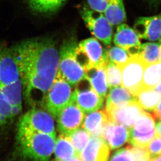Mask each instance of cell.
<instances>
[{
	"label": "cell",
	"mask_w": 161,
	"mask_h": 161,
	"mask_svg": "<svg viewBox=\"0 0 161 161\" xmlns=\"http://www.w3.org/2000/svg\"><path fill=\"white\" fill-rule=\"evenodd\" d=\"M28 94L47 93L59 69V52L53 41L36 39L23 41L11 50Z\"/></svg>",
	"instance_id": "6da1fadb"
},
{
	"label": "cell",
	"mask_w": 161,
	"mask_h": 161,
	"mask_svg": "<svg viewBox=\"0 0 161 161\" xmlns=\"http://www.w3.org/2000/svg\"><path fill=\"white\" fill-rule=\"evenodd\" d=\"M18 139L23 155L31 161H48L54 151L56 135L19 127Z\"/></svg>",
	"instance_id": "7a4b0ae2"
},
{
	"label": "cell",
	"mask_w": 161,
	"mask_h": 161,
	"mask_svg": "<svg viewBox=\"0 0 161 161\" xmlns=\"http://www.w3.org/2000/svg\"><path fill=\"white\" fill-rule=\"evenodd\" d=\"M77 44L74 39L64 41L59 52V71L70 85L86 78L85 71L78 59Z\"/></svg>",
	"instance_id": "3957f363"
},
{
	"label": "cell",
	"mask_w": 161,
	"mask_h": 161,
	"mask_svg": "<svg viewBox=\"0 0 161 161\" xmlns=\"http://www.w3.org/2000/svg\"><path fill=\"white\" fill-rule=\"evenodd\" d=\"M74 91L70 84L58 71L53 84L47 91L46 107L53 117H56L59 113L73 102Z\"/></svg>",
	"instance_id": "277c9868"
},
{
	"label": "cell",
	"mask_w": 161,
	"mask_h": 161,
	"mask_svg": "<svg viewBox=\"0 0 161 161\" xmlns=\"http://www.w3.org/2000/svg\"><path fill=\"white\" fill-rule=\"evenodd\" d=\"M77 54L85 71L92 67H106L109 62L108 54L95 38H89L79 43Z\"/></svg>",
	"instance_id": "5b68a950"
},
{
	"label": "cell",
	"mask_w": 161,
	"mask_h": 161,
	"mask_svg": "<svg viewBox=\"0 0 161 161\" xmlns=\"http://www.w3.org/2000/svg\"><path fill=\"white\" fill-rule=\"evenodd\" d=\"M81 15L86 25L91 34L105 45H109L112 39V28L102 13L90 10L84 6Z\"/></svg>",
	"instance_id": "8992f818"
},
{
	"label": "cell",
	"mask_w": 161,
	"mask_h": 161,
	"mask_svg": "<svg viewBox=\"0 0 161 161\" xmlns=\"http://www.w3.org/2000/svg\"><path fill=\"white\" fill-rule=\"evenodd\" d=\"M146 66L137 54L131 56L127 62L121 68V86L134 96H136L142 88V80Z\"/></svg>",
	"instance_id": "52a82bcc"
},
{
	"label": "cell",
	"mask_w": 161,
	"mask_h": 161,
	"mask_svg": "<svg viewBox=\"0 0 161 161\" xmlns=\"http://www.w3.org/2000/svg\"><path fill=\"white\" fill-rule=\"evenodd\" d=\"M156 135L155 119L144 111L130 130L129 142L132 146L146 147Z\"/></svg>",
	"instance_id": "ba28073f"
},
{
	"label": "cell",
	"mask_w": 161,
	"mask_h": 161,
	"mask_svg": "<svg viewBox=\"0 0 161 161\" xmlns=\"http://www.w3.org/2000/svg\"><path fill=\"white\" fill-rule=\"evenodd\" d=\"M19 127L56 135L53 116L41 109H31L26 113L20 122Z\"/></svg>",
	"instance_id": "9c48e42d"
},
{
	"label": "cell",
	"mask_w": 161,
	"mask_h": 161,
	"mask_svg": "<svg viewBox=\"0 0 161 161\" xmlns=\"http://www.w3.org/2000/svg\"><path fill=\"white\" fill-rule=\"evenodd\" d=\"M85 113L74 102L70 103L56 117L59 131L67 135L79 128L84 122Z\"/></svg>",
	"instance_id": "30bf717a"
},
{
	"label": "cell",
	"mask_w": 161,
	"mask_h": 161,
	"mask_svg": "<svg viewBox=\"0 0 161 161\" xmlns=\"http://www.w3.org/2000/svg\"><path fill=\"white\" fill-rule=\"evenodd\" d=\"M106 112L110 121L130 129L144 111L137 101H135L126 107L112 108Z\"/></svg>",
	"instance_id": "8fae6325"
},
{
	"label": "cell",
	"mask_w": 161,
	"mask_h": 161,
	"mask_svg": "<svg viewBox=\"0 0 161 161\" xmlns=\"http://www.w3.org/2000/svg\"><path fill=\"white\" fill-rule=\"evenodd\" d=\"M104 100L94 91L92 86L84 88H76L74 91L73 101L86 113L100 109Z\"/></svg>",
	"instance_id": "7c38bea8"
},
{
	"label": "cell",
	"mask_w": 161,
	"mask_h": 161,
	"mask_svg": "<svg viewBox=\"0 0 161 161\" xmlns=\"http://www.w3.org/2000/svg\"><path fill=\"white\" fill-rule=\"evenodd\" d=\"M134 31L139 38L161 42V14L139 18L134 26Z\"/></svg>",
	"instance_id": "4fadbf2b"
},
{
	"label": "cell",
	"mask_w": 161,
	"mask_h": 161,
	"mask_svg": "<svg viewBox=\"0 0 161 161\" xmlns=\"http://www.w3.org/2000/svg\"><path fill=\"white\" fill-rule=\"evenodd\" d=\"M109 153L106 141L101 137L92 136L77 158L83 161H108Z\"/></svg>",
	"instance_id": "5bb4252c"
},
{
	"label": "cell",
	"mask_w": 161,
	"mask_h": 161,
	"mask_svg": "<svg viewBox=\"0 0 161 161\" xmlns=\"http://www.w3.org/2000/svg\"><path fill=\"white\" fill-rule=\"evenodd\" d=\"M114 42L116 46L124 50L130 56L138 53L141 47L140 40L137 34L126 24L118 27Z\"/></svg>",
	"instance_id": "9a60e30c"
},
{
	"label": "cell",
	"mask_w": 161,
	"mask_h": 161,
	"mask_svg": "<svg viewBox=\"0 0 161 161\" xmlns=\"http://www.w3.org/2000/svg\"><path fill=\"white\" fill-rule=\"evenodd\" d=\"M19 79V71L12 52L0 49V86L12 84Z\"/></svg>",
	"instance_id": "2e32d148"
},
{
	"label": "cell",
	"mask_w": 161,
	"mask_h": 161,
	"mask_svg": "<svg viewBox=\"0 0 161 161\" xmlns=\"http://www.w3.org/2000/svg\"><path fill=\"white\" fill-rule=\"evenodd\" d=\"M109 121L105 110L94 111L86 115L81 126L92 136L103 138L104 133Z\"/></svg>",
	"instance_id": "e0dca14e"
},
{
	"label": "cell",
	"mask_w": 161,
	"mask_h": 161,
	"mask_svg": "<svg viewBox=\"0 0 161 161\" xmlns=\"http://www.w3.org/2000/svg\"><path fill=\"white\" fill-rule=\"evenodd\" d=\"M103 138L111 149H118L129 142L130 129L123 125L109 121Z\"/></svg>",
	"instance_id": "ac0fdd59"
},
{
	"label": "cell",
	"mask_w": 161,
	"mask_h": 161,
	"mask_svg": "<svg viewBox=\"0 0 161 161\" xmlns=\"http://www.w3.org/2000/svg\"><path fill=\"white\" fill-rule=\"evenodd\" d=\"M136 101L135 96L131 94L123 87L111 88L107 97L105 110L124 108Z\"/></svg>",
	"instance_id": "d6986e66"
},
{
	"label": "cell",
	"mask_w": 161,
	"mask_h": 161,
	"mask_svg": "<svg viewBox=\"0 0 161 161\" xmlns=\"http://www.w3.org/2000/svg\"><path fill=\"white\" fill-rule=\"evenodd\" d=\"M105 68L92 67L85 70L86 77L89 80L91 86L99 96L104 99L108 93V86Z\"/></svg>",
	"instance_id": "ffe728a7"
},
{
	"label": "cell",
	"mask_w": 161,
	"mask_h": 161,
	"mask_svg": "<svg viewBox=\"0 0 161 161\" xmlns=\"http://www.w3.org/2000/svg\"><path fill=\"white\" fill-rule=\"evenodd\" d=\"M22 84L23 83L20 78L12 84L0 86L2 91L12 107L13 113L14 117L19 114L22 109Z\"/></svg>",
	"instance_id": "44dd1931"
},
{
	"label": "cell",
	"mask_w": 161,
	"mask_h": 161,
	"mask_svg": "<svg viewBox=\"0 0 161 161\" xmlns=\"http://www.w3.org/2000/svg\"><path fill=\"white\" fill-rule=\"evenodd\" d=\"M54 153L58 161H65L77 157L72 142L64 134H61L56 139Z\"/></svg>",
	"instance_id": "7402d4cb"
},
{
	"label": "cell",
	"mask_w": 161,
	"mask_h": 161,
	"mask_svg": "<svg viewBox=\"0 0 161 161\" xmlns=\"http://www.w3.org/2000/svg\"><path fill=\"white\" fill-rule=\"evenodd\" d=\"M104 13L105 17L112 25L121 24L126 20L123 0H109Z\"/></svg>",
	"instance_id": "603a6c76"
},
{
	"label": "cell",
	"mask_w": 161,
	"mask_h": 161,
	"mask_svg": "<svg viewBox=\"0 0 161 161\" xmlns=\"http://www.w3.org/2000/svg\"><path fill=\"white\" fill-rule=\"evenodd\" d=\"M138 54L146 65L159 62L161 60V43L141 44Z\"/></svg>",
	"instance_id": "cb8c5ba5"
},
{
	"label": "cell",
	"mask_w": 161,
	"mask_h": 161,
	"mask_svg": "<svg viewBox=\"0 0 161 161\" xmlns=\"http://www.w3.org/2000/svg\"><path fill=\"white\" fill-rule=\"evenodd\" d=\"M161 79V62L146 66L141 89H153Z\"/></svg>",
	"instance_id": "d4e9b609"
},
{
	"label": "cell",
	"mask_w": 161,
	"mask_h": 161,
	"mask_svg": "<svg viewBox=\"0 0 161 161\" xmlns=\"http://www.w3.org/2000/svg\"><path fill=\"white\" fill-rule=\"evenodd\" d=\"M140 107L147 111H152L161 99V94L153 89H141L135 96Z\"/></svg>",
	"instance_id": "484cf974"
},
{
	"label": "cell",
	"mask_w": 161,
	"mask_h": 161,
	"mask_svg": "<svg viewBox=\"0 0 161 161\" xmlns=\"http://www.w3.org/2000/svg\"><path fill=\"white\" fill-rule=\"evenodd\" d=\"M66 0H28L33 11L40 13L54 12L61 8Z\"/></svg>",
	"instance_id": "4316f807"
},
{
	"label": "cell",
	"mask_w": 161,
	"mask_h": 161,
	"mask_svg": "<svg viewBox=\"0 0 161 161\" xmlns=\"http://www.w3.org/2000/svg\"><path fill=\"white\" fill-rule=\"evenodd\" d=\"M67 136L72 142L76 152L77 158L89 142L91 135L84 128H79L70 133L65 135Z\"/></svg>",
	"instance_id": "83f0119b"
},
{
	"label": "cell",
	"mask_w": 161,
	"mask_h": 161,
	"mask_svg": "<svg viewBox=\"0 0 161 161\" xmlns=\"http://www.w3.org/2000/svg\"><path fill=\"white\" fill-rule=\"evenodd\" d=\"M108 86L111 88L119 86L121 84L122 80V70L114 63L109 61L105 68Z\"/></svg>",
	"instance_id": "f1b7e54d"
},
{
	"label": "cell",
	"mask_w": 161,
	"mask_h": 161,
	"mask_svg": "<svg viewBox=\"0 0 161 161\" xmlns=\"http://www.w3.org/2000/svg\"><path fill=\"white\" fill-rule=\"evenodd\" d=\"M107 54L109 61L114 63L120 69L127 62L130 57L127 52L117 46L110 48Z\"/></svg>",
	"instance_id": "f546056e"
},
{
	"label": "cell",
	"mask_w": 161,
	"mask_h": 161,
	"mask_svg": "<svg viewBox=\"0 0 161 161\" xmlns=\"http://www.w3.org/2000/svg\"><path fill=\"white\" fill-rule=\"evenodd\" d=\"M134 154L129 146L116 151L109 161H134Z\"/></svg>",
	"instance_id": "4dcf8cb0"
},
{
	"label": "cell",
	"mask_w": 161,
	"mask_h": 161,
	"mask_svg": "<svg viewBox=\"0 0 161 161\" xmlns=\"http://www.w3.org/2000/svg\"><path fill=\"white\" fill-rule=\"evenodd\" d=\"M150 158L161 155V137L157 135L146 147Z\"/></svg>",
	"instance_id": "1f68e13d"
},
{
	"label": "cell",
	"mask_w": 161,
	"mask_h": 161,
	"mask_svg": "<svg viewBox=\"0 0 161 161\" xmlns=\"http://www.w3.org/2000/svg\"><path fill=\"white\" fill-rule=\"evenodd\" d=\"M134 154V161H147L150 160V157L145 147L129 146Z\"/></svg>",
	"instance_id": "d6a6232c"
},
{
	"label": "cell",
	"mask_w": 161,
	"mask_h": 161,
	"mask_svg": "<svg viewBox=\"0 0 161 161\" xmlns=\"http://www.w3.org/2000/svg\"><path fill=\"white\" fill-rule=\"evenodd\" d=\"M109 0H88L90 8L98 12H104Z\"/></svg>",
	"instance_id": "836d02e7"
},
{
	"label": "cell",
	"mask_w": 161,
	"mask_h": 161,
	"mask_svg": "<svg viewBox=\"0 0 161 161\" xmlns=\"http://www.w3.org/2000/svg\"><path fill=\"white\" fill-rule=\"evenodd\" d=\"M153 111V117L156 120L161 121V99Z\"/></svg>",
	"instance_id": "e575fe53"
},
{
	"label": "cell",
	"mask_w": 161,
	"mask_h": 161,
	"mask_svg": "<svg viewBox=\"0 0 161 161\" xmlns=\"http://www.w3.org/2000/svg\"><path fill=\"white\" fill-rule=\"evenodd\" d=\"M153 90L154 91L161 94V79L158 82V84H157V86H155V88L153 89Z\"/></svg>",
	"instance_id": "d590c367"
},
{
	"label": "cell",
	"mask_w": 161,
	"mask_h": 161,
	"mask_svg": "<svg viewBox=\"0 0 161 161\" xmlns=\"http://www.w3.org/2000/svg\"><path fill=\"white\" fill-rule=\"evenodd\" d=\"M156 131H157V135H158L161 137V121L158 122L156 125Z\"/></svg>",
	"instance_id": "8d00e7d4"
},
{
	"label": "cell",
	"mask_w": 161,
	"mask_h": 161,
	"mask_svg": "<svg viewBox=\"0 0 161 161\" xmlns=\"http://www.w3.org/2000/svg\"><path fill=\"white\" fill-rule=\"evenodd\" d=\"M151 161H161V155L150 158Z\"/></svg>",
	"instance_id": "74e56055"
},
{
	"label": "cell",
	"mask_w": 161,
	"mask_h": 161,
	"mask_svg": "<svg viewBox=\"0 0 161 161\" xmlns=\"http://www.w3.org/2000/svg\"><path fill=\"white\" fill-rule=\"evenodd\" d=\"M83 161L82 160H80V159H79V158H70V159H69V160H65V161Z\"/></svg>",
	"instance_id": "f35d334b"
},
{
	"label": "cell",
	"mask_w": 161,
	"mask_h": 161,
	"mask_svg": "<svg viewBox=\"0 0 161 161\" xmlns=\"http://www.w3.org/2000/svg\"><path fill=\"white\" fill-rule=\"evenodd\" d=\"M2 124H4V123H3V120H2V119L1 116L0 115V126L2 125Z\"/></svg>",
	"instance_id": "ab89813d"
},
{
	"label": "cell",
	"mask_w": 161,
	"mask_h": 161,
	"mask_svg": "<svg viewBox=\"0 0 161 161\" xmlns=\"http://www.w3.org/2000/svg\"><path fill=\"white\" fill-rule=\"evenodd\" d=\"M151 161L150 160H149V161Z\"/></svg>",
	"instance_id": "60d3db41"
},
{
	"label": "cell",
	"mask_w": 161,
	"mask_h": 161,
	"mask_svg": "<svg viewBox=\"0 0 161 161\" xmlns=\"http://www.w3.org/2000/svg\"><path fill=\"white\" fill-rule=\"evenodd\" d=\"M160 43H161V42H160Z\"/></svg>",
	"instance_id": "b9f144b4"
}]
</instances>
